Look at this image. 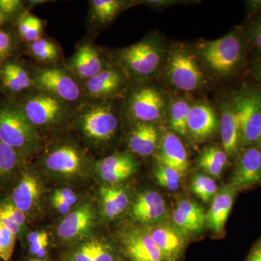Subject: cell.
<instances>
[{
	"label": "cell",
	"instance_id": "obj_1",
	"mask_svg": "<svg viewBox=\"0 0 261 261\" xmlns=\"http://www.w3.org/2000/svg\"><path fill=\"white\" fill-rule=\"evenodd\" d=\"M73 126L94 148H104L116 138L120 120L113 101H84L75 109Z\"/></svg>",
	"mask_w": 261,
	"mask_h": 261
},
{
	"label": "cell",
	"instance_id": "obj_2",
	"mask_svg": "<svg viewBox=\"0 0 261 261\" xmlns=\"http://www.w3.org/2000/svg\"><path fill=\"white\" fill-rule=\"evenodd\" d=\"M16 101L41 136L73 126L75 108L47 92L33 88Z\"/></svg>",
	"mask_w": 261,
	"mask_h": 261
},
{
	"label": "cell",
	"instance_id": "obj_3",
	"mask_svg": "<svg viewBox=\"0 0 261 261\" xmlns=\"http://www.w3.org/2000/svg\"><path fill=\"white\" fill-rule=\"evenodd\" d=\"M0 141L28 159L43 147V138L16 100L0 102Z\"/></svg>",
	"mask_w": 261,
	"mask_h": 261
},
{
	"label": "cell",
	"instance_id": "obj_4",
	"mask_svg": "<svg viewBox=\"0 0 261 261\" xmlns=\"http://www.w3.org/2000/svg\"><path fill=\"white\" fill-rule=\"evenodd\" d=\"M29 70L34 88L61 99L75 109L84 102L82 84L67 69L64 63L34 65Z\"/></svg>",
	"mask_w": 261,
	"mask_h": 261
},
{
	"label": "cell",
	"instance_id": "obj_5",
	"mask_svg": "<svg viewBox=\"0 0 261 261\" xmlns=\"http://www.w3.org/2000/svg\"><path fill=\"white\" fill-rule=\"evenodd\" d=\"M42 163L51 176L72 179L84 176L92 161L87 152L74 142L61 140L44 150Z\"/></svg>",
	"mask_w": 261,
	"mask_h": 261
},
{
	"label": "cell",
	"instance_id": "obj_6",
	"mask_svg": "<svg viewBox=\"0 0 261 261\" xmlns=\"http://www.w3.org/2000/svg\"><path fill=\"white\" fill-rule=\"evenodd\" d=\"M161 56L157 43L144 39L120 49L109 61L123 70L128 78L142 81L154 74L161 64Z\"/></svg>",
	"mask_w": 261,
	"mask_h": 261
},
{
	"label": "cell",
	"instance_id": "obj_7",
	"mask_svg": "<svg viewBox=\"0 0 261 261\" xmlns=\"http://www.w3.org/2000/svg\"><path fill=\"white\" fill-rule=\"evenodd\" d=\"M198 48L206 64L221 74L232 73L243 60V42L238 33H230L216 40L201 43Z\"/></svg>",
	"mask_w": 261,
	"mask_h": 261
},
{
	"label": "cell",
	"instance_id": "obj_8",
	"mask_svg": "<svg viewBox=\"0 0 261 261\" xmlns=\"http://www.w3.org/2000/svg\"><path fill=\"white\" fill-rule=\"evenodd\" d=\"M231 106L240 123L242 148L257 145L261 136V92L243 89Z\"/></svg>",
	"mask_w": 261,
	"mask_h": 261
},
{
	"label": "cell",
	"instance_id": "obj_9",
	"mask_svg": "<svg viewBox=\"0 0 261 261\" xmlns=\"http://www.w3.org/2000/svg\"><path fill=\"white\" fill-rule=\"evenodd\" d=\"M163 109L162 94L151 86L136 87L126 99V114L134 123H154L161 119Z\"/></svg>",
	"mask_w": 261,
	"mask_h": 261
},
{
	"label": "cell",
	"instance_id": "obj_10",
	"mask_svg": "<svg viewBox=\"0 0 261 261\" xmlns=\"http://www.w3.org/2000/svg\"><path fill=\"white\" fill-rule=\"evenodd\" d=\"M128 75L119 67L109 64L82 85L84 101H113L124 90Z\"/></svg>",
	"mask_w": 261,
	"mask_h": 261
},
{
	"label": "cell",
	"instance_id": "obj_11",
	"mask_svg": "<svg viewBox=\"0 0 261 261\" xmlns=\"http://www.w3.org/2000/svg\"><path fill=\"white\" fill-rule=\"evenodd\" d=\"M108 56L92 41H82L70 58L64 61L65 66L82 86L102 71L109 64Z\"/></svg>",
	"mask_w": 261,
	"mask_h": 261
},
{
	"label": "cell",
	"instance_id": "obj_12",
	"mask_svg": "<svg viewBox=\"0 0 261 261\" xmlns=\"http://www.w3.org/2000/svg\"><path fill=\"white\" fill-rule=\"evenodd\" d=\"M167 73L171 83L185 92L202 87L204 75L193 54L186 49L173 51L168 63Z\"/></svg>",
	"mask_w": 261,
	"mask_h": 261
},
{
	"label": "cell",
	"instance_id": "obj_13",
	"mask_svg": "<svg viewBox=\"0 0 261 261\" xmlns=\"http://www.w3.org/2000/svg\"><path fill=\"white\" fill-rule=\"evenodd\" d=\"M43 192L44 187L40 176L32 168H27L20 173L10 200L25 216H32L39 209Z\"/></svg>",
	"mask_w": 261,
	"mask_h": 261
},
{
	"label": "cell",
	"instance_id": "obj_14",
	"mask_svg": "<svg viewBox=\"0 0 261 261\" xmlns=\"http://www.w3.org/2000/svg\"><path fill=\"white\" fill-rule=\"evenodd\" d=\"M94 207L84 202L65 216L57 228L58 238L65 243H73L87 238L95 224Z\"/></svg>",
	"mask_w": 261,
	"mask_h": 261
},
{
	"label": "cell",
	"instance_id": "obj_15",
	"mask_svg": "<svg viewBox=\"0 0 261 261\" xmlns=\"http://www.w3.org/2000/svg\"><path fill=\"white\" fill-rule=\"evenodd\" d=\"M92 168L106 185H118L137 172L138 163L132 152H119L98 160Z\"/></svg>",
	"mask_w": 261,
	"mask_h": 261
},
{
	"label": "cell",
	"instance_id": "obj_16",
	"mask_svg": "<svg viewBox=\"0 0 261 261\" xmlns=\"http://www.w3.org/2000/svg\"><path fill=\"white\" fill-rule=\"evenodd\" d=\"M261 184V149L247 147L239 158L229 185L237 190H247Z\"/></svg>",
	"mask_w": 261,
	"mask_h": 261
},
{
	"label": "cell",
	"instance_id": "obj_17",
	"mask_svg": "<svg viewBox=\"0 0 261 261\" xmlns=\"http://www.w3.org/2000/svg\"><path fill=\"white\" fill-rule=\"evenodd\" d=\"M145 229L161 250L165 260H179L186 245V236L174 225L162 222L145 226Z\"/></svg>",
	"mask_w": 261,
	"mask_h": 261
},
{
	"label": "cell",
	"instance_id": "obj_18",
	"mask_svg": "<svg viewBox=\"0 0 261 261\" xmlns=\"http://www.w3.org/2000/svg\"><path fill=\"white\" fill-rule=\"evenodd\" d=\"M130 213L136 221L149 226L164 222L167 216V205L159 192L145 191L137 196Z\"/></svg>",
	"mask_w": 261,
	"mask_h": 261
},
{
	"label": "cell",
	"instance_id": "obj_19",
	"mask_svg": "<svg viewBox=\"0 0 261 261\" xmlns=\"http://www.w3.org/2000/svg\"><path fill=\"white\" fill-rule=\"evenodd\" d=\"M123 248L132 261H166L144 228H135L123 235Z\"/></svg>",
	"mask_w": 261,
	"mask_h": 261
},
{
	"label": "cell",
	"instance_id": "obj_20",
	"mask_svg": "<svg viewBox=\"0 0 261 261\" xmlns=\"http://www.w3.org/2000/svg\"><path fill=\"white\" fill-rule=\"evenodd\" d=\"M173 225L185 236L202 231L206 226V213L195 201L180 200L172 214Z\"/></svg>",
	"mask_w": 261,
	"mask_h": 261
},
{
	"label": "cell",
	"instance_id": "obj_21",
	"mask_svg": "<svg viewBox=\"0 0 261 261\" xmlns=\"http://www.w3.org/2000/svg\"><path fill=\"white\" fill-rule=\"evenodd\" d=\"M158 160L159 164L176 170L183 176L188 171L186 149L177 135L172 132H167L160 139Z\"/></svg>",
	"mask_w": 261,
	"mask_h": 261
},
{
	"label": "cell",
	"instance_id": "obj_22",
	"mask_svg": "<svg viewBox=\"0 0 261 261\" xmlns=\"http://www.w3.org/2000/svg\"><path fill=\"white\" fill-rule=\"evenodd\" d=\"M238 191L231 185L223 187L216 194L211 202V208L206 214V226L213 232L221 233L231 209Z\"/></svg>",
	"mask_w": 261,
	"mask_h": 261
},
{
	"label": "cell",
	"instance_id": "obj_23",
	"mask_svg": "<svg viewBox=\"0 0 261 261\" xmlns=\"http://www.w3.org/2000/svg\"><path fill=\"white\" fill-rule=\"evenodd\" d=\"M128 138L129 152L147 157L155 152L160 142L159 132L154 123H135Z\"/></svg>",
	"mask_w": 261,
	"mask_h": 261
},
{
	"label": "cell",
	"instance_id": "obj_24",
	"mask_svg": "<svg viewBox=\"0 0 261 261\" xmlns=\"http://www.w3.org/2000/svg\"><path fill=\"white\" fill-rule=\"evenodd\" d=\"M187 132L197 140L209 138L216 132L217 120L214 111L205 104L191 106L187 116Z\"/></svg>",
	"mask_w": 261,
	"mask_h": 261
},
{
	"label": "cell",
	"instance_id": "obj_25",
	"mask_svg": "<svg viewBox=\"0 0 261 261\" xmlns=\"http://www.w3.org/2000/svg\"><path fill=\"white\" fill-rule=\"evenodd\" d=\"M87 24L92 32L109 25L128 3L121 0H90Z\"/></svg>",
	"mask_w": 261,
	"mask_h": 261
},
{
	"label": "cell",
	"instance_id": "obj_26",
	"mask_svg": "<svg viewBox=\"0 0 261 261\" xmlns=\"http://www.w3.org/2000/svg\"><path fill=\"white\" fill-rule=\"evenodd\" d=\"M0 79L11 93H25L34 88L29 68L18 61L8 60L0 66Z\"/></svg>",
	"mask_w": 261,
	"mask_h": 261
},
{
	"label": "cell",
	"instance_id": "obj_27",
	"mask_svg": "<svg viewBox=\"0 0 261 261\" xmlns=\"http://www.w3.org/2000/svg\"><path fill=\"white\" fill-rule=\"evenodd\" d=\"M101 214L107 220L116 219L128 207L130 196L126 188L118 185H106L99 189Z\"/></svg>",
	"mask_w": 261,
	"mask_h": 261
},
{
	"label": "cell",
	"instance_id": "obj_28",
	"mask_svg": "<svg viewBox=\"0 0 261 261\" xmlns=\"http://www.w3.org/2000/svg\"><path fill=\"white\" fill-rule=\"evenodd\" d=\"M221 136L224 150L235 157L241 147V132L238 116L231 105H224L221 119Z\"/></svg>",
	"mask_w": 261,
	"mask_h": 261
},
{
	"label": "cell",
	"instance_id": "obj_29",
	"mask_svg": "<svg viewBox=\"0 0 261 261\" xmlns=\"http://www.w3.org/2000/svg\"><path fill=\"white\" fill-rule=\"evenodd\" d=\"M29 56L38 65L61 64L63 61V50L60 44L51 38L43 36L27 46Z\"/></svg>",
	"mask_w": 261,
	"mask_h": 261
},
{
	"label": "cell",
	"instance_id": "obj_30",
	"mask_svg": "<svg viewBox=\"0 0 261 261\" xmlns=\"http://www.w3.org/2000/svg\"><path fill=\"white\" fill-rule=\"evenodd\" d=\"M27 160L15 149L0 141V187L11 180Z\"/></svg>",
	"mask_w": 261,
	"mask_h": 261
},
{
	"label": "cell",
	"instance_id": "obj_31",
	"mask_svg": "<svg viewBox=\"0 0 261 261\" xmlns=\"http://www.w3.org/2000/svg\"><path fill=\"white\" fill-rule=\"evenodd\" d=\"M191 106L184 99H178L171 104L169 112L170 126L178 135L187 136V121Z\"/></svg>",
	"mask_w": 261,
	"mask_h": 261
},
{
	"label": "cell",
	"instance_id": "obj_32",
	"mask_svg": "<svg viewBox=\"0 0 261 261\" xmlns=\"http://www.w3.org/2000/svg\"><path fill=\"white\" fill-rule=\"evenodd\" d=\"M191 190L201 200L209 202L217 193L218 187L214 178L210 176L195 173L192 178Z\"/></svg>",
	"mask_w": 261,
	"mask_h": 261
},
{
	"label": "cell",
	"instance_id": "obj_33",
	"mask_svg": "<svg viewBox=\"0 0 261 261\" xmlns=\"http://www.w3.org/2000/svg\"><path fill=\"white\" fill-rule=\"evenodd\" d=\"M154 178L161 187L176 191L180 186L183 176L173 168L159 164L154 171Z\"/></svg>",
	"mask_w": 261,
	"mask_h": 261
},
{
	"label": "cell",
	"instance_id": "obj_34",
	"mask_svg": "<svg viewBox=\"0 0 261 261\" xmlns=\"http://www.w3.org/2000/svg\"><path fill=\"white\" fill-rule=\"evenodd\" d=\"M29 251L38 258L42 259L47 255L49 239L46 231L32 232L29 235Z\"/></svg>",
	"mask_w": 261,
	"mask_h": 261
},
{
	"label": "cell",
	"instance_id": "obj_35",
	"mask_svg": "<svg viewBox=\"0 0 261 261\" xmlns=\"http://www.w3.org/2000/svg\"><path fill=\"white\" fill-rule=\"evenodd\" d=\"M16 237L0 222V259L8 261L14 251Z\"/></svg>",
	"mask_w": 261,
	"mask_h": 261
},
{
	"label": "cell",
	"instance_id": "obj_36",
	"mask_svg": "<svg viewBox=\"0 0 261 261\" xmlns=\"http://www.w3.org/2000/svg\"><path fill=\"white\" fill-rule=\"evenodd\" d=\"M97 240L82 244L68 255V261H94Z\"/></svg>",
	"mask_w": 261,
	"mask_h": 261
},
{
	"label": "cell",
	"instance_id": "obj_37",
	"mask_svg": "<svg viewBox=\"0 0 261 261\" xmlns=\"http://www.w3.org/2000/svg\"><path fill=\"white\" fill-rule=\"evenodd\" d=\"M14 49L15 41L13 35L0 29V66L9 60Z\"/></svg>",
	"mask_w": 261,
	"mask_h": 261
},
{
	"label": "cell",
	"instance_id": "obj_38",
	"mask_svg": "<svg viewBox=\"0 0 261 261\" xmlns=\"http://www.w3.org/2000/svg\"><path fill=\"white\" fill-rule=\"evenodd\" d=\"M0 211H3L7 216H9L10 219L13 220L20 227H25L27 216L23 211L18 208L10 201V199H7V200L0 202Z\"/></svg>",
	"mask_w": 261,
	"mask_h": 261
},
{
	"label": "cell",
	"instance_id": "obj_39",
	"mask_svg": "<svg viewBox=\"0 0 261 261\" xmlns=\"http://www.w3.org/2000/svg\"><path fill=\"white\" fill-rule=\"evenodd\" d=\"M197 166L200 168L204 172L213 176V177L219 178L221 176L223 172L224 167L219 166L217 163L211 161L208 158L200 154L198 160H197Z\"/></svg>",
	"mask_w": 261,
	"mask_h": 261
},
{
	"label": "cell",
	"instance_id": "obj_40",
	"mask_svg": "<svg viewBox=\"0 0 261 261\" xmlns=\"http://www.w3.org/2000/svg\"><path fill=\"white\" fill-rule=\"evenodd\" d=\"M202 155L205 156L206 158H208L211 161L217 163L219 166L225 167L226 163L228 161V155L225 152L224 149H221L218 147H206L203 151H202Z\"/></svg>",
	"mask_w": 261,
	"mask_h": 261
},
{
	"label": "cell",
	"instance_id": "obj_41",
	"mask_svg": "<svg viewBox=\"0 0 261 261\" xmlns=\"http://www.w3.org/2000/svg\"><path fill=\"white\" fill-rule=\"evenodd\" d=\"M94 261H117L112 247L97 240Z\"/></svg>",
	"mask_w": 261,
	"mask_h": 261
},
{
	"label": "cell",
	"instance_id": "obj_42",
	"mask_svg": "<svg viewBox=\"0 0 261 261\" xmlns=\"http://www.w3.org/2000/svg\"><path fill=\"white\" fill-rule=\"evenodd\" d=\"M36 17L37 16L29 13L28 10H24L19 16L17 27H18L19 35L21 39H23L24 36L30 30Z\"/></svg>",
	"mask_w": 261,
	"mask_h": 261
},
{
	"label": "cell",
	"instance_id": "obj_43",
	"mask_svg": "<svg viewBox=\"0 0 261 261\" xmlns=\"http://www.w3.org/2000/svg\"><path fill=\"white\" fill-rule=\"evenodd\" d=\"M44 21L42 19L36 17L35 20L31 27L30 30L24 36L23 39L27 44L37 40L44 36Z\"/></svg>",
	"mask_w": 261,
	"mask_h": 261
},
{
	"label": "cell",
	"instance_id": "obj_44",
	"mask_svg": "<svg viewBox=\"0 0 261 261\" xmlns=\"http://www.w3.org/2000/svg\"><path fill=\"white\" fill-rule=\"evenodd\" d=\"M23 5L20 0H0V12L5 16L15 15L21 12Z\"/></svg>",
	"mask_w": 261,
	"mask_h": 261
},
{
	"label": "cell",
	"instance_id": "obj_45",
	"mask_svg": "<svg viewBox=\"0 0 261 261\" xmlns=\"http://www.w3.org/2000/svg\"><path fill=\"white\" fill-rule=\"evenodd\" d=\"M53 195L61 199L72 207H73L78 202V196L69 187L58 189L53 192Z\"/></svg>",
	"mask_w": 261,
	"mask_h": 261
},
{
	"label": "cell",
	"instance_id": "obj_46",
	"mask_svg": "<svg viewBox=\"0 0 261 261\" xmlns=\"http://www.w3.org/2000/svg\"><path fill=\"white\" fill-rule=\"evenodd\" d=\"M0 222L4 225L5 227L8 228L9 231H11L15 237H19L21 235L23 228L20 227L13 220L10 219L9 216H7L1 211H0Z\"/></svg>",
	"mask_w": 261,
	"mask_h": 261
},
{
	"label": "cell",
	"instance_id": "obj_47",
	"mask_svg": "<svg viewBox=\"0 0 261 261\" xmlns=\"http://www.w3.org/2000/svg\"><path fill=\"white\" fill-rule=\"evenodd\" d=\"M248 34L253 44L261 50V19L252 24Z\"/></svg>",
	"mask_w": 261,
	"mask_h": 261
},
{
	"label": "cell",
	"instance_id": "obj_48",
	"mask_svg": "<svg viewBox=\"0 0 261 261\" xmlns=\"http://www.w3.org/2000/svg\"><path fill=\"white\" fill-rule=\"evenodd\" d=\"M51 204L59 214L64 215V216L69 214L70 211H72V207H73L65 202L64 201L62 200L61 199L58 198L54 195H51Z\"/></svg>",
	"mask_w": 261,
	"mask_h": 261
},
{
	"label": "cell",
	"instance_id": "obj_49",
	"mask_svg": "<svg viewBox=\"0 0 261 261\" xmlns=\"http://www.w3.org/2000/svg\"><path fill=\"white\" fill-rule=\"evenodd\" d=\"M247 261H261V241L252 249Z\"/></svg>",
	"mask_w": 261,
	"mask_h": 261
},
{
	"label": "cell",
	"instance_id": "obj_50",
	"mask_svg": "<svg viewBox=\"0 0 261 261\" xmlns=\"http://www.w3.org/2000/svg\"><path fill=\"white\" fill-rule=\"evenodd\" d=\"M252 74L255 80L261 84V58L255 62L252 68Z\"/></svg>",
	"mask_w": 261,
	"mask_h": 261
},
{
	"label": "cell",
	"instance_id": "obj_51",
	"mask_svg": "<svg viewBox=\"0 0 261 261\" xmlns=\"http://www.w3.org/2000/svg\"><path fill=\"white\" fill-rule=\"evenodd\" d=\"M48 2L49 1H47V0H31V1L28 2V3L33 8V7L37 6V5H40L44 4V3H48Z\"/></svg>",
	"mask_w": 261,
	"mask_h": 261
},
{
	"label": "cell",
	"instance_id": "obj_52",
	"mask_svg": "<svg viewBox=\"0 0 261 261\" xmlns=\"http://www.w3.org/2000/svg\"><path fill=\"white\" fill-rule=\"evenodd\" d=\"M5 20V16L3 13L0 12V25H2L3 23H4Z\"/></svg>",
	"mask_w": 261,
	"mask_h": 261
},
{
	"label": "cell",
	"instance_id": "obj_53",
	"mask_svg": "<svg viewBox=\"0 0 261 261\" xmlns=\"http://www.w3.org/2000/svg\"><path fill=\"white\" fill-rule=\"evenodd\" d=\"M256 147H259V148L261 149V136L260 140H259L258 142H257Z\"/></svg>",
	"mask_w": 261,
	"mask_h": 261
},
{
	"label": "cell",
	"instance_id": "obj_54",
	"mask_svg": "<svg viewBox=\"0 0 261 261\" xmlns=\"http://www.w3.org/2000/svg\"><path fill=\"white\" fill-rule=\"evenodd\" d=\"M29 261H44V260H40V259H37V260H29Z\"/></svg>",
	"mask_w": 261,
	"mask_h": 261
}]
</instances>
